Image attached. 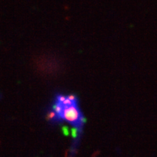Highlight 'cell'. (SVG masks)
Segmentation results:
<instances>
[{"label": "cell", "mask_w": 157, "mask_h": 157, "mask_svg": "<svg viewBox=\"0 0 157 157\" xmlns=\"http://www.w3.org/2000/svg\"><path fill=\"white\" fill-rule=\"evenodd\" d=\"M47 118L52 124L66 123L71 127L73 141L71 154H75L79 146L86 123V119L80 109L76 96L57 94Z\"/></svg>", "instance_id": "cell-1"}]
</instances>
